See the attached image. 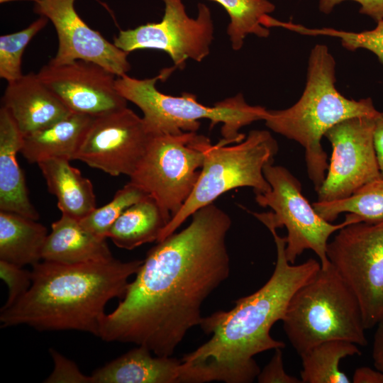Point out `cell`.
Returning <instances> with one entry per match:
<instances>
[{
  "mask_svg": "<svg viewBox=\"0 0 383 383\" xmlns=\"http://www.w3.org/2000/svg\"><path fill=\"white\" fill-rule=\"evenodd\" d=\"M231 224L228 214L212 203L195 211L185 228L157 242L122 301L104 316L98 337L172 356L189 331L200 325L204 302L230 274L226 238Z\"/></svg>",
  "mask_w": 383,
  "mask_h": 383,
  "instance_id": "obj_1",
  "label": "cell"
},
{
  "mask_svg": "<svg viewBox=\"0 0 383 383\" xmlns=\"http://www.w3.org/2000/svg\"><path fill=\"white\" fill-rule=\"evenodd\" d=\"M260 221L272 233L276 245L273 273L258 290L236 300L231 310L203 317L199 326L211 337L180 360V383L252 382L260 372L254 357L285 347L284 342L272 337V327L282 320L294 293L321 266L313 258L291 264L286 256L285 237H281L267 218Z\"/></svg>",
  "mask_w": 383,
  "mask_h": 383,
  "instance_id": "obj_2",
  "label": "cell"
},
{
  "mask_svg": "<svg viewBox=\"0 0 383 383\" xmlns=\"http://www.w3.org/2000/svg\"><path fill=\"white\" fill-rule=\"evenodd\" d=\"M143 260L65 265L43 260L32 266L31 284L1 309V328L28 326L40 331H77L99 335L106 304L123 297Z\"/></svg>",
  "mask_w": 383,
  "mask_h": 383,
  "instance_id": "obj_3",
  "label": "cell"
},
{
  "mask_svg": "<svg viewBox=\"0 0 383 383\" xmlns=\"http://www.w3.org/2000/svg\"><path fill=\"white\" fill-rule=\"evenodd\" d=\"M335 62L327 46L311 50L305 89L299 101L283 110H267L263 121L275 133L299 143L304 148L306 171L316 192L328 167L321 140L337 123L353 117L376 118L379 111L371 99L356 101L335 87Z\"/></svg>",
  "mask_w": 383,
  "mask_h": 383,
  "instance_id": "obj_4",
  "label": "cell"
},
{
  "mask_svg": "<svg viewBox=\"0 0 383 383\" xmlns=\"http://www.w3.org/2000/svg\"><path fill=\"white\" fill-rule=\"evenodd\" d=\"M172 70L173 67L163 70L155 77L144 79L127 74L116 79L118 93L142 111L143 120L151 135L196 132L200 126L199 121L205 118L211 121V126L221 123L223 138L239 143L245 138L239 132L241 128L264 119L267 109L249 105L241 94L208 106L190 93L173 96L160 92L156 87L157 82L167 77Z\"/></svg>",
  "mask_w": 383,
  "mask_h": 383,
  "instance_id": "obj_5",
  "label": "cell"
},
{
  "mask_svg": "<svg viewBox=\"0 0 383 383\" xmlns=\"http://www.w3.org/2000/svg\"><path fill=\"white\" fill-rule=\"evenodd\" d=\"M282 321L299 355L333 340L367 344L359 302L331 263L294 293Z\"/></svg>",
  "mask_w": 383,
  "mask_h": 383,
  "instance_id": "obj_6",
  "label": "cell"
},
{
  "mask_svg": "<svg viewBox=\"0 0 383 383\" xmlns=\"http://www.w3.org/2000/svg\"><path fill=\"white\" fill-rule=\"evenodd\" d=\"M231 143L223 138L209 146L192 193L162 230L157 242L175 233L195 211L231 189L248 187L255 194L270 190L263 170L273 162L278 151L277 143L270 133L251 131L242 141L233 145Z\"/></svg>",
  "mask_w": 383,
  "mask_h": 383,
  "instance_id": "obj_7",
  "label": "cell"
},
{
  "mask_svg": "<svg viewBox=\"0 0 383 383\" xmlns=\"http://www.w3.org/2000/svg\"><path fill=\"white\" fill-rule=\"evenodd\" d=\"M211 144L196 132L151 135L130 182L152 196L171 220L192 193Z\"/></svg>",
  "mask_w": 383,
  "mask_h": 383,
  "instance_id": "obj_8",
  "label": "cell"
},
{
  "mask_svg": "<svg viewBox=\"0 0 383 383\" xmlns=\"http://www.w3.org/2000/svg\"><path fill=\"white\" fill-rule=\"evenodd\" d=\"M263 172L271 189L255 194V201L262 207L272 209V211L262 213L277 228H286L288 261L294 264L304 250H311L318 256L321 268L328 267L327 245L331 235L362 220L354 213H347L341 223L328 222L305 198L300 182L287 168L272 162L265 165Z\"/></svg>",
  "mask_w": 383,
  "mask_h": 383,
  "instance_id": "obj_9",
  "label": "cell"
},
{
  "mask_svg": "<svg viewBox=\"0 0 383 383\" xmlns=\"http://www.w3.org/2000/svg\"><path fill=\"white\" fill-rule=\"evenodd\" d=\"M327 257L357 298L366 330L383 321V219L338 231Z\"/></svg>",
  "mask_w": 383,
  "mask_h": 383,
  "instance_id": "obj_10",
  "label": "cell"
},
{
  "mask_svg": "<svg viewBox=\"0 0 383 383\" xmlns=\"http://www.w3.org/2000/svg\"><path fill=\"white\" fill-rule=\"evenodd\" d=\"M162 1L165 13L160 22L122 30L113 38V44L128 53L142 49L165 51L172 60L174 67L181 70L189 58L202 61L209 54L213 38L209 8L199 3L197 16L190 18L182 0Z\"/></svg>",
  "mask_w": 383,
  "mask_h": 383,
  "instance_id": "obj_11",
  "label": "cell"
},
{
  "mask_svg": "<svg viewBox=\"0 0 383 383\" xmlns=\"http://www.w3.org/2000/svg\"><path fill=\"white\" fill-rule=\"evenodd\" d=\"M375 118L353 117L330 128L325 137L332 152L317 201L346 199L367 184L383 178L374 142Z\"/></svg>",
  "mask_w": 383,
  "mask_h": 383,
  "instance_id": "obj_12",
  "label": "cell"
},
{
  "mask_svg": "<svg viewBox=\"0 0 383 383\" xmlns=\"http://www.w3.org/2000/svg\"><path fill=\"white\" fill-rule=\"evenodd\" d=\"M151 135L143 118L128 107L95 116L74 160L111 176L130 177L143 156Z\"/></svg>",
  "mask_w": 383,
  "mask_h": 383,
  "instance_id": "obj_13",
  "label": "cell"
},
{
  "mask_svg": "<svg viewBox=\"0 0 383 383\" xmlns=\"http://www.w3.org/2000/svg\"><path fill=\"white\" fill-rule=\"evenodd\" d=\"M74 1L38 0L35 3V13L51 21L57 35V51L49 62L60 65L83 60L96 63L117 77L126 74L131 68L128 52L91 28L75 10Z\"/></svg>",
  "mask_w": 383,
  "mask_h": 383,
  "instance_id": "obj_14",
  "label": "cell"
},
{
  "mask_svg": "<svg viewBox=\"0 0 383 383\" xmlns=\"http://www.w3.org/2000/svg\"><path fill=\"white\" fill-rule=\"evenodd\" d=\"M37 74L72 113L95 117L127 107L116 87L117 76L96 63L48 62Z\"/></svg>",
  "mask_w": 383,
  "mask_h": 383,
  "instance_id": "obj_15",
  "label": "cell"
},
{
  "mask_svg": "<svg viewBox=\"0 0 383 383\" xmlns=\"http://www.w3.org/2000/svg\"><path fill=\"white\" fill-rule=\"evenodd\" d=\"M1 101L24 136L72 113L33 72L8 82Z\"/></svg>",
  "mask_w": 383,
  "mask_h": 383,
  "instance_id": "obj_16",
  "label": "cell"
},
{
  "mask_svg": "<svg viewBox=\"0 0 383 383\" xmlns=\"http://www.w3.org/2000/svg\"><path fill=\"white\" fill-rule=\"evenodd\" d=\"M24 135L10 111L0 109V211L38 220L39 214L28 194L24 175L17 161Z\"/></svg>",
  "mask_w": 383,
  "mask_h": 383,
  "instance_id": "obj_17",
  "label": "cell"
},
{
  "mask_svg": "<svg viewBox=\"0 0 383 383\" xmlns=\"http://www.w3.org/2000/svg\"><path fill=\"white\" fill-rule=\"evenodd\" d=\"M138 346L94 371L92 383H180L181 360Z\"/></svg>",
  "mask_w": 383,
  "mask_h": 383,
  "instance_id": "obj_18",
  "label": "cell"
},
{
  "mask_svg": "<svg viewBox=\"0 0 383 383\" xmlns=\"http://www.w3.org/2000/svg\"><path fill=\"white\" fill-rule=\"evenodd\" d=\"M42 260L65 265L106 261L113 258L106 238L87 230L79 220L62 214L51 225Z\"/></svg>",
  "mask_w": 383,
  "mask_h": 383,
  "instance_id": "obj_19",
  "label": "cell"
},
{
  "mask_svg": "<svg viewBox=\"0 0 383 383\" xmlns=\"http://www.w3.org/2000/svg\"><path fill=\"white\" fill-rule=\"evenodd\" d=\"M64 158H52L37 165L48 192L55 195L62 214L81 220L96 207V196L91 181Z\"/></svg>",
  "mask_w": 383,
  "mask_h": 383,
  "instance_id": "obj_20",
  "label": "cell"
},
{
  "mask_svg": "<svg viewBox=\"0 0 383 383\" xmlns=\"http://www.w3.org/2000/svg\"><path fill=\"white\" fill-rule=\"evenodd\" d=\"M92 118L71 113L54 124L24 136L21 152L31 164L52 158L74 160Z\"/></svg>",
  "mask_w": 383,
  "mask_h": 383,
  "instance_id": "obj_21",
  "label": "cell"
},
{
  "mask_svg": "<svg viewBox=\"0 0 383 383\" xmlns=\"http://www.w3.org/2000/svg\"><path fill=\"white\" fill-rule=\"evenodd\" d=\"M48 235L47 228L36 220L0 211V260L33 266L42 260Z\"/></svg>",
  "mask_w": 383,
  "mask_h": 383,
  "instance_id": "obj_22",
  "label": "cell"
},
{
  "mask_svg": "<svg viewBox=\"0 0 383 383\" xmlns=\"http://www.w3.org/2000/svg\"><path fill=\"white\" fill-rule=\"evenodd\" d=\"M170 221L156 200L148 194L123 212L106 238L118 248L131 250L157 242Z\"/></svg>",
  "mask_w": 383,
  "mask_h": 383,
  "instance_id": "obj_23",
  "label": "cell"
},
{
  "mask_svg": "<svg viewBox=\"0 0 383 383\" xmlns=\"http://www.w3.org/2000/svg\"><path fill=\"white\" fill-rule=\"evenodd\" d=\"M356 355H361L358 345L347 340H328L313 346L299 355L301 383H350L339 365L342 359Z\"/></svg>",
  "mask_w": 383,
  "mask_h": 383,
  "instance_id": "obj_24",
  "label": "cell"
},
{
  "mask_svg": "<svg viewBox=\"0 0 383 383\" xmlns=\"http://www.w3.org/2000/svg\"><path fill=\"white\" fill-rule=\"evenodd\" d=\"M221 5L230 18L227 33L234 50H240L245 38L254 34L267 38L269 29L262 24L263 20L272 13L274 5L268 0H210Z\"/></svg>",
  "mask_w": 383,
  "mask_h": 383,
  "instance_id": "obj_25",
  "label": "cell"
},
{
  "mask_svg": "<svg viewBox=\"0 0 383 383\" xmlns=\"http://www.w3.org/2000/svg\"><path fill=\"white\" fill-rule=\"evenodd\" d=\"M312 205L323 218L331 223L343 213H354L365 222L380 221L383 219V178L367 184L346 199L317 201Z\"/></svg>",
  "mask_w": 383,
  "mask_h": 383,
  "instance_id": "obj_26",
  "label": "cell"
},
{
  "mask_svg": "<svg viewBox=\"0 0 383 383\" xmlns=\"http://www.w3.org/2000/svg\"><path fill=\"white\" fill-rule=\"evenodd\" d=\"M147 195L142 189L129 182L116 192L111 201L96 208L79 222L94 235L107 238L108 232L123 212Z\"/></svg>",
  "mask_w": 383,
  "mask_h": 383,
  "instance_id": "obj_27",
  "label": "cell"
},
{
  "mask_svg": "<svg viewBox=\"0 0 383 383\" xmlns=\"http://www.w3.org/2000/svg\"><path fill=\"white\" fill-rule=\"evenodd\" d=\"M48 19L40 16L28 27L18 32L0 36V77L7 82L23 74L21 70L23 53L33 37L45 27Z\"/></svg>",
  "mask_w": 383,
  "mask_h": 383,
  "instance_id": "obj_28",
  "label": "cell"
},
{
  "mask_svg": "<svg viewBox=\"0 0 383 383\" xmlns=\"http://www.w3.org/2000/svg\"><path fill=\"white\" fill-rule=\"evenodd\" d=\"M293 30L304 35H322L338 38L347 50H369L374 53L383 64V19L377 21V25L373 30L362 32L339 30L331 28H309L298 24L294 26Z\"/></svg>",
  "mask_w": 383,
  "mask_h": 383,
  "instance_id": "obj_29",
  "label": "cell"
},
{
  "mask_svg": "<svg viewBox=\"0 0 383 383\" xmlns=\"http://www.w3.org/2000/svg\"><path fill=\"white\" fill-rule=\"evenodd\" d=\"M3 260H0V277L8 288V297L1 309L12 305L23 296L31 284V271Z\"/></svg>",
  "mask_w": 383,
  "mask_h": 383,
  "instance_id": "obj_30",
  "label": "cell"
},
{
  "mask_svg": "<svg viewBox=\"0 0 383 383\" xmlns=\"http://www.w3.org/2000/svg\"><path fill=\"white\" fill-rule=\"evenodd\" d=\"M53 370L45 379L48 383H92L91 375L83 374L77 364L55 349H50Z\"/></svg>",
  "mask_w": 383,
  "mask_h": 383,
  "instance_id": "obj_31",
  "label": "cell"
},
{
  "mask_svg": "<svg viewBox=\"0 0 383 383\" xmlns=\"http://www.w3.org/2000/svg\"><path fill=\"white\" fill-rule=\"evenodd\" d=\"M282 348L275 349V352L268 364L257 377L260 383H301L300 379L288 374L284 367Z\"/></svg>",
  "mask_w": 383,
  "mask_h": 383,
  "instance_id": "obj_32",
  "label": "cell"
},
{
  "mask_svg": "<svg viewBox=\"0 0 383 383\" xmlns=\"http://www.w3.org/2000/svg\"><path fill=\"white\" fill-rule=\"evenodd\" d=\"M346 0H320L319 9L329 13L335 6ZM361 5L360 12L368 15L377 22L383 19V0H352Z\"/></svg>",
  "mask_w": 383,
  "mask_h": 383,
  "instance_id": "obj_33",
  "label": "cell"
},
{
  "mask_svg": "<svg viewBox=\"0 0 383 383\" xmlns=\"http://www.w3.org/2000/svg\"><path fill=\"white\" fill-rule=\"evenodd\" d=\"M353 383H383V373L369 367L357 368L353 375Z\"/></svg>",
  "mask_w": 383,
  "mask_h": 383,
  "instance_id": "obj_34",
  "label": "cell"
},
{
  "mask_svg": "<svg viewBox=\"0 0 383 383\" xmlns=\"http://www.w3.org/2000/svg\"><path fill=\"white\" fill-rule=\"evenodd\" d=\"M376 327L372 345V360L374 367L383 373V321Z\"/></svg>",
  "mask_w": 383,
  "mask_h": 383,
  "instance_id": "obj_35",
  "label": "cell"
},
{
  "mask_svg": "<svg viewBox=\"0 0 383 383\" xmlns=\"http://www.w3.org/2000/svg\"><path fill=\"white\" fill-rule=\"evenodd\" d=\"M374 142L379 170L383 177V112H379L375 118Z\"/></svg>",
  "mask_w": 383,
  "mask_h": 383,
  "instance_id": "obj_36",
  "label": "cell"
},
{
  "mask_svg": "<svg viewBox=\"0 0 383 383\" xmlns=\"http://www.w3.org/2000/svg\"><path fill=\"white\" fill-rule=\"evenodd\" d=\"M15 1H33L35 3L38 0H0V3L4 4V3Z\"/></svg>",
  "mask_w": 383,
  "mask_h": 383,
  "instance_id": "obj_37",
  "label": "cell"
}]
</instances>
